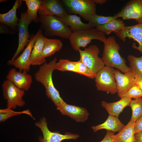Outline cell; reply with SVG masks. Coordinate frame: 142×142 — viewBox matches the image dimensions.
Segmentation results:
<instances>
[{
	"instance_id": "obj_1",
	"label": "cell",
	"mask_w": 142,
	"mask_h": 142,
	"mask_svg": "<svg viewBox=\"0 0 142 142\" xmlns=\"http://www.w3.org/2000/svg\"><path fill=\"white\" fill-rule=\"evenodd\" d=\"M57 61V58H55L49 62L45 63L40 65L34 75L35 80L44 86L46 96L56 106L64 102L54 87L52 78Z\"/></svg>"
},
{
	"instance_id": "obj_2",
	"label": "cell",
	"mask_w": 142,
	"mask_h": 142,
	"mask_svg": "<svg viewBox=\"0 0 142 142\" xmlns=\"http://www.w3.org/2000/svg\"><path fill=\"white\" fill-rule=\"evenodd\" d=\"M104 44L102 58L105 65L116 68L124 73L131 72L130 68L125 63V60L119 53L120 47L115 37L109 36Z\"/></svg>"
},
{
	"instance_id": "obj_3",
	"label": "cell",
	"mask_w": 142,
	"mask_h": 142,
	"mask_svg": "<svg viewBox=\"0 0 142 142\" xmlns=\"http://www.w3.org/2000/svg\"><path fill=\"white\" fill-rule=\"evenodd\" d=\"M106 38L104 33L94 28L73 32L69 39L73 49L78 51L80 48H85L92 40H98L104 43Z\"/></svg>"
},
{
	"instance_id": "obj_4",
	"label": "cell",
	"mask_w": 142,
	"mask_h": 142,
	"mask_svg": "<svg viewBox=\"0 0 142 142\" xmlns=\"http://www.w3.org/2000/svg\"><path fill=\"white\" fill-rule=\"evenodd\" d=\"M39 20L42 24L45 33L50 36H57L69 39L72 32L70 28L66 25L59 17L40 15Z\"/></svg>"
},
{
	"instance_id": "obj_5",
	"label": "cell",
	"mask_w": 142,
	"mask_h": 142,
	"mask_svg": "<svg viewBox=\"0 0 142 142\" xmlns=\"http://www.w3.org/2000/svg\"><path fill=\"white\" fill-rule=\"evenodd\" d=\"M114 70L113 68L105 66L96 74L94 79L98 90L112 94L117 93Z\"/></svg>"
},
{
	"instance_id": "obj_6",
	"label": "cell",
	"mask_w": 142,
	"mask_h": 142,
	"mask_svg": "<svg viewBox=\"0 0 142 142\" xmlns=\"http://www.w3.org/2000/svg\"><path fill=\"white\" fill-rule=\"evenodd\" d=\"M78 52L79 60L95 74L105 66L102 58L99 57L100 50L97 45H91L83 50L80 49Z\"/></svg>"
},
{
	"instance_id": "obj_7",
	"label": "cell",
	"mask_w": 142,
	"mask_h": 142,
	"mask_svg": "<svg viewBox=\"0 0 142 142\" xmlns=\"http://www.w3.org/2000/svg\"><path fill=\"white\" fill-rule=\"evenodd\" d=\"M3 97L7 101V108L15 109L22 107L25 103L23 99L25 91L17 87L12 82L6 80L2 85Z\"/></svg>"
},
{
	"instance_id": "obj_8",
	"label": "cell",
	"mask_w": 142,
	"mask_h": 142,
	"mask_svg": "<svg viewBox=\"0 0 142 142\" xmlns=\"http://www.w3.org/2000/svg\"><path fill=\"white\" fill-rule=\"evenodd\" d=\"M36 126L42 132L43 136H39V142H61L65 140H76L80 137L79 135L69 132L62 134L58 131L52 132L48 129L46 118L44 116L35 123Z\"/></svg>"
},
{
	"instance_id": "obj_9",
	"label": "cell",
	"mask_w": 142,
	"mask_h": 142,
	"mask_svg": "<svg viewBox=\"0 0 142 142\" xmlns=\"http://www.w3.org/2000/svg\"><path fill=\"white\" fill-rule=\"evenodd\" d=\"M62 2L71 12L78 14L85 20L96 14V7L93 0H63Z\"/></svg>"
},
{
	"instance_id": "obj_10",
	"label": "cell",
	"mask_w": 142,
	"mask_h": 142,
	"mask_svg": "<svg viewBox=\"0 0 142 142\" xmlns=\"http://www.w3.org/2000/svg\"><path fill=\"white\" fill-rule=\"evenodd\" d=\"M32 21L27 12L21 13L18 24L19 31L18 45L13 56L10 60H13L17 58L19 54L24 50L29 41V34L28 30L29 25Z\"/></svg>"
},
{
	"instance_id": "obj_11",
	"label": "cell",
	"mask_w": 142,
	"mask_h": 142,
	"mask_svg": "<svg viewBox=\"0 0 142 142\" xmlns=\"http://www.w3.org/2000/svg\"><path fill=\"white\" fill-rule=\"evenodd\" d=\"M41 28L39 29L36 34L31 37L28 44L22 53L13 60H9L7 63L8 65L13 66L20 71L25 70L28 72L30 71L31 65L30 60L31 54L36 39Z\"/></svg>"
},
{
	"instance_id": "obj_12",
	"label": "cell",
	"mask_w": 142,
	"mask_h": 142,
	"mask_svg": "<svg viewBox=\"0 0 142 142\" xmlns=\"http://www.w3.org/2000/svg\"><path fill=\"white\" fill-rule=\"evenodd\" d=\"M115 15L123 21L133 19L138 23H142V0L129 1Z\"/></svg>"
},
{
	"instance_id": "obj_13",
	"label": "cell",
	"mask_w": 142,
	"mask_h": 142,
	"mask_svg": "<svg viewBox=\"0 0 142 142\" xmlns=\"http://www.w3.org/2000/svg\"><path fill=\"white\" fill-rule=\"evenodd\" d=\"M116 34L124 42L126 41L127 38L136 41L138 43V46L136 45L134 43L132 47L139 51L142 54V23L132 26H125L122 30Z\"/></svg>"
},
{
	"instance_id": "obj_14",
	"label": "cell",
	"mask_w": 142,
	"mask_h": 142,
	"mask_svg": "<svg viewBox=\"0 0 142 142\" xmlns=\"http://www.w3.org/2000/svg\"><path fill=\"white\" fill-rule=\"evenodd\" d=\"M56 107L62 115L68 116L77 122L84 123L88 119L89 113L85 108L68 104L65 102Z\"/></svg>"
},
{
	"instance_id": "obj_15",
	"label": "cell",
	"mask_w": 142,
	"mask_h": 142,
	"mask_svg": "<svg viewBox=\"0 0 142 142\" xmlns=\"http://www.w3.org/2000/svg\"><path fill=\"white\" fill-rule=\"evenodd\" d=\"M6 79L18 88L25 91L30 89L32 82V77L25 70L18 71L14 68L10 69Z\"/></svg>"
},
{
	"instance_id": "obj_16",
	"label": "cell",
	"mask_w": 142,
	"mask_h": 142,
	"mask_svg": "<svg viewBox=\"0 0 142 142\" xmlns=\"http://www.w3.org/2000/svg\"><path fill=\"white\" fill-rule=\"evenodd\" d=\"M38 13L40 15H53L61 17L68 14L58 0H42Z\"/></svg>"
},
{
	"instance_id": "obj_17",
	"label": "cell",
	"mask_w": 142,
	"mask_h": 142,
	"mask_svg": "<svg viewBox=\"0 0 142 142\" xmlns=\"http://www.w3.org/2000/svg\"><path fill=\"white\" fill-rule=\"evenodd\" d=\"M114 73L118 95L121 98L135 84L133 80L135 77L131 72L123 74L118 69H115Z\"/></svg>"
},
{
	"instance_id": "obj_18",
	"label": "cell",
	"mask_w": 142,
	"mask_h": 142,
	"mask_svg": "<svg viewBox=\"0 0 142 142\" xmlns=\"http://www.w3.org/2000/svg\"><path fill=\"white\" fill-rule=\"evenodd\" d=\"M42 28L31 52L30 58L31 65H41L45 63L42 60L41 56L46 38L42 34Z\"/></svg>"
},
{
	"instance_id": "obj_19",
	"label": "cell",
	"mask_w": 142,
	"mask_h": 142,
	"mask_svg": "<svg viewBox=\"0 0 142 142\" xmlns=\"http://www.w3.org/2000/svg\"><path fill=\"white\" fill-rule=\"evenodd\" d=\"M22 2L21 0H16L12 8L8 12L0 14V23L6 25L13 29L18 28L19 20L17 16V11L21 6Z\"/></svg>"
},
{
	"instance_id": "obj_20",
	"label": "cell",
	"mask_w": 142,
	"mask_h": 142,
	"mask_svg": "<svg viewBox=\"0 0 142 142\" xmlns=\"http://www.w3.org/2000/svg\"><path fill=\"white\" fill-rule=\"evenodd\" d=\"M131 100L127 97H123L119 100L114 102L108 103L103 101L101 105L109 115L118 117L124 108L129 106Z\"/></svg>"
},
{
	"instance_id": "obj_21",
	"label": "cell",
	"mask_w": 142,
	"mask_h": 142,
	"mask_svg": "<svg viewBox=\"0 0 142 142\" xmlns=\"http://www.w3.org/2000/svg\"><path fill=\"white\" fill-rule=\"evenodd\" d=\"M125 126L118 117L109 115L104 122L96 126H93L92 128L94 132L104 129L114 133L116 132H119Z\"/></svg>"
},
{
	"instance_id": "obj_22",
	"label": "cell",
	"mask_w": 142,
	"mask_h": 142,
	"mask_svg": "<svg viewBox=\"0 0 142 142\" xmlns=\"http://www.w3.org/2000/svg\"><path fill=\"white\" fill-rule=\"evenodd\" d=\"M59 17L66 25L70 28L72 32L94 28L88 23L82 22L80 17L75 14H68Z\"/></svg>"
},
{
	"instance_id": "obj_23",
	"label": "cell",
	"mask_w": 142,
	"mask_h": 142,
	"mask_svg": "<svg viewBox=\"0 0 142 142\" xmlns=\"http://www.w3.org/2000/svg\"><path fill=\"white\" fill-rule=\"evenodd\" d=\"M63 47V43L59 39L46 38L43 47L41 58L42 60L45 63V58L51 56L60 50Z\"/></svg>"
},
{
	"instance_id": "obj_24",
	"label": "cell",
	"mask_w": 142,
	"mask_h": 142,
	"mask_svg": "<svg viewBox=\"0 0 142 142\" xmlns=\"http://www.w3.org/2000/svg\"><path fill=\"white\" fill-rule=\"evenodd\" d=\"M134 123L130 120L121 131L114 135V138L116 142H135Z\"/></svg>"
},
{
	"instance_id": "obj_25",
	"label": "cell",
	"mask_w": 142,
	"mask_h": 142,
	"mask_svg": "<svg viewBox=\"0 0 142 142\" xmlns=\"http://www.w3.org/2000/svg\"><path fill=\"white\" fill-rule=\"evenodd\" d=\"M125 24L123 21L117 19L95 28L105 34L109 35L112 32L115 34L122 30Z\"/></svg>"
},
{
	"instance_id": "obj_26",
	"label": "cell",
	"mask_w": 142,
	"mask_h": 142,
	"mask_svg": "<svg viewBox=\"0 0 142 142\" xmlns=\"http://www.w3.org/2000/svg\"><path fill=\"white\" fill-rule=\"evenodd\" d=\"M131 72L135 77L142 78V54L141 57H136L132 55L128 57Z\"/></svg>"
},
{
	"instance_id": "obj_27",
	"label": "cell",
	"mask_w": 142,
	"mask_h": 142,
	"mask_svg": "<svg viewBox=\"0 0 142 142\" xmlns=\"http://www.w3.org/2000/svg\"><path fill=\"white\" fill-rule=\"evenodd\" d=\"M129 106L132 110V115L130 121L135 123L142 116V97L132 100Z\"/></svg>"
},
{
	"instance_id": "obj_28",
	"label": "cell",
	"mask_w": 142,
	"mask_h": 142,
	"mask_svg": "<svg viewBox=\"0 0 142 142\" xmlns=\"http://www.w3.org/2000/svg\"><path fill=\"white\" fill-rule=\"evenodd\" d=\"M27 6V12L29 17L32 20L37 22L39 20L37 12L40 8L42 0H24Z\"/></svg>"
},
{
	"instance_id": "obj_29",
	"label": "cell",
	"mask_w": 142,
	"mask_h": 142,
	"mask_svg": "<svg viewBox=\"0 0 142 142\" xmlns=\"http://www.w3.org/2000/svg\"><path fill=\"white\" fill-rule=\"evenodd\" d=\"M118 18L115 15L113 16H105L95 14L90 17L88 21L91 26L94 28L105 24Z\"/></svg>"
},
{
	"instance_id": "obj_30",
	"label": "cell",
	"mask_w": 142,
	"mask_h": 142,
	"mask_svg": "<svg viewBox=\"0 0 142 142\" xmlns=\"http://www.w3.org/2000/svg\"><path fill=\"white\" fill-rule=\"evenodd\" d=\"M22 114L28 115L34 119H35L29 109L16 111L12 109L7 108L4 109H0V122H3L12 116Z\"/></svg>"
},
{
	"instance_id": "obj_31",
	"label": "cell",
	"mask_w": 142,
	"mask_h": 142,
	"mask_svg": "<svg viewBox=\"0 0 142 142\" xmlns=\"http://www.w3.org/2000/svg\"><path fill=\"white\" fill-rule=\"evenodd\" d=\"M55 70L62 72L70 71L77 73L74 62L67 59H60L55 64Z\"/></svg>"
},
{
	"instance_id": "obj_32",
	"label": "cell",
	"mask_w": 142,
	"mask_h": 142,
	"mask_svg": "<svg viewBox=\"0 0 142 142\" xmlns=\"http://www.w3.org/2000/svg\"><path fill=\"white\" fill-rule=\"evenodd\" d=\"M74 63L76 65L77 73L91 79L95 78L96 74L80 60L74 62Z\"/></svg>"
},
{
	"instance_id": "obj_33",
	"label": "cell",
	"mask_w": 142,
	"mask_h": 142,
	"mask_svg": "<svg viewBox=\"0 0 142 142\" xmlns=\"http://www.w3.org/2000/svg\"><path fill=\"white\" fill-rule=\"evenodd\" d=\"M127 97L134 99L142 97V90L138 85L135 83L121 97Z\"/></svg>"
},
{
	"instance_id": "obj_34",
	"label": "cell",
	"mask_w": 142,
	"mask_h": 142,
	"mask_svg": "<svg viewBox=\"0 0 142 142\" xmlns=\"http://www.w3.org/2000/svg\"><path fill=\"white\" fill-rule=\"evenodd\" d=\"M114 133L107 130L106 134L103 140L99 142H116L114 138Z\"/></svg>"
},
{
	"instance_id": "obj_35",
	"label": "cell",
	"mask_w": 142,
	"mask_h": 142,
	"mask_svg": "<svg viewBox=\"0 0 142 142\" xmlns=\"http://www.w3.org/2000/svg\"><path fill=\"white\" fill-rule=\"evenodd\" d=\"M134 129L135 133L142 130V116L135 123Z\"/></svg>"
},
{
	"instance_id": "obj_36",
	"label": "cell",
	"mask_w": 142,
	"mask_h": 142,
	"mask_svg": "<svg viewBox=\"0 0 142 142\" xmlns=\"http://www.w3.org/2000/svg\"><path fill=\"white\" fill-rule=\"evenodd\" d=\"M134 142H142V130L135 133Z\"/></svg>"
},
{
	"instance_id": "obj_37",
	"label": "cell",
	"mask_w": 142,
	"mask_h": 142,
	"mask_svg": "<svg viewBox=\"0 0 142 142\" xmlns=\"http://www.w3.org/2000/svg\"><path fill=\"white\" fill-rule=\"evenodd\" d=\"M134 83L138 85L142 90V78L135 77L133 79Z\"/></svg>"
},
{
	"instance_id": "obj_38",
	"label": "cell",
	"mask_w": 142,
	"mask_h": 142,
	"mask_svg": "<svg viewBox=\"0 0 142 142\" xmlns=\"http://www.w3.org/2000/svg\"><path fill=\"white\" fill-rule=\"evenodd\" d=\"M93 1L95 4H101L105 3L107 1L106 0H93Z\"/></svg>"
}]
</instances>
